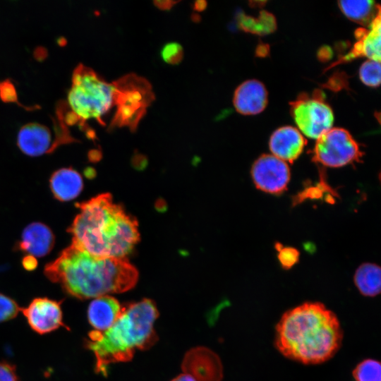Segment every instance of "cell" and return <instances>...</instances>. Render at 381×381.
Returning <instances> with one entry per match:
<instances>
[{"instance_id":"cell-17","label":"cell","mask_w":381,"mask_h":381,"mask_svg":"<svg viewBox=\"0 0 381 381\" xmlns=\"http://www.w3.org/2000/svg\"><path fill=\"white\" fill-rule=\"evenodd\" d=\"M119 302L114 297L104 295L92 300L87 308V320L95 330L103 332L109 329L122 311Z\"/></svg>"},{"instance_id":"cell-20","label":"cell","mask_w":381,"mask_h":381,"mask_svg":"<svg viewBox=\"0 0 381 381\" xmlns=\"http://www.w3.org/2000/svg\"><path fill=\"white\" fill-rule=\"evenodd\" d=\"M354 283L361 294L365 296L374 297L380 293L381 270L380 267L373 263H364L356 270Z\"/></svg>"},{"instance_id":"cell-6","label":"cell","mask_w":381,"mask_h":381,"mask_svg":"<svg viewBox=\"0 0 381 381\" xmlns=\"http://www.w3.org/2000/svg\"><path fill=\"white\" fill-rule=\"evenodd\" d=\"M112 83L116 109L108 129L126 126L134 132L147 108L155 99L152 86L145 78L135 73L127 74Z\"/></svg>"},{"instance_id":"cell-9","label":"cell","mask_w":381,"mask_h":381,"mask_svg":"<svg viewBox=\"0 0 381 381\" xmlns=\"http://www.w3.org/2000/svg\"><path fill=\"white\" fill-rule=\"evenodd\" d=\"M251 175L255 186L266 193L279 194L290 180L287 164L272 155H262L253 163Z\"/></svg>"},{"instance_id":"cell-28","label":"cell","mask_w":381,"mask_h":381,"mask_svg":"<svg viewBox=\"0 0 381 381\" xmlns=\"http://www.w3.org/2000/svg\"><path fill=\"white\" fill-rule=\"evenodd\" d=\"M179 1H170V0H166V1H154V4L162 11H168L170 10L175 4H178Z\"/></svg>"},{"instance_id":"cell-8","label":"cell","mask_w":381,"mask_h":381,"mask_svg":"<svg viewBox=\"0 0 381 381\" xmlns=\"http://www.w3.org/2000/svg\"><path fill=\"white\" fill-rule=\"evenodd\" d=\"M361 156L358 144L348 131L331 128L317 138L313 158L324 166L340 167L358 161Z\"/></svg>"},{"instance_id":"cell-14","label":"cell","mask_w":381,"mask_h":381,"mask_svg":"<svg viewBox=\"0 0 381 381\" xmlns=\"http://www.w3.org/2000/svg\"><path fill=\"white\" fill-rule=\"evenodd\" d=\"M267 91L264 84L255 79L242 83L234 95L236 110L244 115L257 114L262 111L267 104Z\"/></svg>"},{"instance_id":"cell-5","label":"cell","mask_w":381,"mask_h":381,"mask_svg":"<svg viewBox=\"0 0 381 381\" xmlns=\"http://www.w3.org/2000/svg\"><path fill=\"white\" fill-rule=\"evenodd\" d=\"M114 87L92 68L80 64L72 75L71 86L64 104L67 125L79 124L87 133L91 130L86 121L96 119L104 125L102 118L114 106Z\"/></svg>"},{"instance_id":"cell-18","label":"cell","mask_w":381,"mask_h":381,"mask_svg":"<svg viewBox=\"0 0 381 381\" xmlns=\"http://www.w3.org/2000/svg\"><path fill=\"white\" fill-rule=\"evenodd\" d=\"M49 184L54 198L62 202L75 198L83 188L81 175L72 168H62L54 171Z\"/></svg>"},{"instance_id":"cell-24","label":"cell","mask_w":381,"mask_h":381,"mask_svg":"<svg viewBox=\"0 0 381 381\" xmlns=\"http://www.w3.org/2000/svg\"><path fill=\"white\" fill-rule=\"evenodd\" d=\"M20 310L14 300L0 293V322L14 318Z\"/></svg>"},{"instance_id":"cell-15","label":"cell","mask_w":381,"mask_h":381,"mask_svg":"<svg viewBox=\"0 0 381 381\" xmlns=\"http://www.w3.org/2000/svg\"><path fill=\"white\" fill-rule=\"evenodd\" d=\"M306 143L298 129L286 126L273 132L270 138L269 147L272 155L284 162H292L301 154Z\"/></svg>"},{"instance_id":"cell-22","label":"cell","mask_w":381,"mask_h":381,"mask_svg":"<svg viewBox=\"0 0 381 381\" xmlns=\"http://www.w3.org/2000/svg\"><path fill=\"white\" fill-rule=\"evenodd\" d=\"M380 62L368 59L360 67L359 78L366 85L377 87L380 84Z\"/></svg>"},{"instance_id":"cell-19","label":"cell","mask_w":381,"mask_h":381,"mask_svg":"<svg viewBox=\"0 0 381 381\" xmlns=\"http://www.w3.org/2000/svg\"><path fill=\"white\" fill-rule=\"evenodd\" d=\"M338 4L348 18L365 27L380 13V5L370 0H342L339 1Z\"/></svg>"},{"instance_id":"cell-29","label":"cell","mask_w":381,"mask_h":381,"mask_svg":"<svg viewBox=\"0 0 381 381\" xmlns=\"http://www.w3.org/2000/svg\"><path fill=\"white\" fill-rule=\"evenodd\" d=\"M37 262L35 257L27 255L23 259V265L27 270H32L37 267Z\"/></svg>"},{"instance_id":"cell-11","label":"cell","mask_w":381,"mask_h":381,"mask_svg":"<svg viewBox=\"0 0 381 381\" xmlns=\"http://www.w3.org/2000/svg\"><path fill=\"white\" fill-rule=\"evenodd\" d=\"M30 327L40 334L65 327L61 303L48 298H36L21 309Z\"/></svg>"},{"instance_id":"cell-4","label":"cell","mask_w":381,"mask_h":381,"mask_svg":"<svg viewBox=\"0 0 381 381\" xmlns=\"http://www.w3.org/2000/svg\"><path fill=\"white\" fill-rule=\"evenodd\" d=\"M159 315L154 301L145 298L122 307L107 330H92L85 345L95 357V372L107 376L110 365L131 361L137 350H146L158 339L154 324Z\"/></svg>"},{"instance_id":"cell-25","label":"cell","mask_w":381,"mask_h":381,"mask_svg":"<svg viewBox=\"0 0 381 381\" xmlns=\"http://www.w3.org/2000/svg\"><path fill=\"white\" fill-rule=\"evenodd\" d=\"M279 260L284 269H289L294 266L298 260L299 253L294 248H283L281 244H278Z\"/></svg>"},{"instance_id":"cell-10","label":"cell","mask_w":381,"mask_h":381,"mask_svg":"<svg viewBox=\"0 0 381 381\" xmlns=\"http://www.w3.org/2000/svg\"><path fill=\"white\" fill-rule=\"evenodd\" d=\"M181 368L195 381H222L223 366L218 355L204 346H197L185 354Z\"/></svg>"},{"instance_id":"cell-1","label":"cell","mask_w":381,"mask_h":381,"mask_svg":"<svg viewBox=\"0 0 381 381\" xmlns=\"http://www.w3.org/2000/svg\"><path fill=\"white\" fill-rule=\"evenodd\" d=\"M44 274L82 300L125 292L138 279V270L126 258L95 256L73 243L45 266Z\"/></svg>"},{"instance_id":"cell-27","label":"cell","mask_w":381,"mask_h":381,"mask_svg":"<svg viewBox=\"0 0 381 381\" xmlns=\"http://www.w3.org/2000/svg\"><path fill=\"white\" fill-rule=\"evenodd\" d=\"M0 95L5 101L13 102L17 99L14 86L8 80L0 83Z\"/></svg>"},{"instance_id":"cell-23","label":"cell","mask_w":381,"mask_h":381,"mask_svg":"<svg viewBox=\"0 0 381 381\" xmlns=\"http://www.w3.org/2000/svg\"><path fill=\"white\" fill-rule=\"evenodd\" d=\"M161 56L169 64H178L183 58V47L177 42L167 43L161 50Z\"/></svg>"},{"instance_id":"cell-31","label":"cell","mask_w":381,"mask_h":381,"mask_svg":"<svg viewBox=\"0 0 381 381\" xmlns=\"http://www.w3.org/2000/svg\"><path fill=\"white\" fill-rule=\"evenodd\" d=\"M171 381H195V379L188 374L182 373Z\"/></svg>"},{"instance_id":"cell-30","label":"cell","mask_w":381,"mask_h":381,"mask_svg":"<svg viewBox=\"0 0 381 381\" xmlns=\"http://www.w3.org/2000/svg\"><path fill=\"white\" fill-rule=\"evenodd\" d=\"M193 9L195 11H202L207 7V1H196L193 4Z\"/></svg>"},{"instance_id":"cell-21","label":"cell","mask_w":381,"mask_h":381,"mask_svg":"<svg viewBox=\"0 0 381 381\" xmlns=\"http://www.w3.org/2000/svg\"><path fill=\"white\" fill-rule=\"evenodd\" d=\"M355 381H381V365L375 359L360 362L352 373Z\"/></svg>"},{"instance_id":"cell-3","label":"cell","mask_w":381,"mask_h":381,"mask_svg":"<svg viewBox=\"0 0 381 381\" xmlns=\"http://www.w3.org/2000/svg\"><path fill=\"white\" fill-rule=\"evenodd\" d=\"M76 206L80 212L68 230L72 243L95 256L126 258L139 241L137 220L109 193Z\"/></svg>"},{"instance_id":"cell-13","label":"cell","mask_w":381,"mask_h":381,"mask_svg":"<svg viewBox=\"0 0 381 381\" xmlns=\"http://www.w3.org/2000/svg\"><path fill=\"white\" fill-rule=\"evenodd\" d=\"M380 23L379 13L368 27L357 29L355 32L356 42L352 49L334 64L361 56H366L368 59L380 62Z\"/></svg>"},{"instance_id":"cell-2","label":"cell","mask_w":381,"mask_h":381,"mask_svg":"<svg viewBox=\"0 0 381 381\" xmlns=\"http://www.w3.org/2000/svg\"><path fill=\"white\" fill-rule=\"evenodd\" d=\"M342 339L337 316L320 302H306L286 311L275 328L277 350L286 358L306 365L329 360Z\"/></svg>"},{"instance_id":"cell-16","label":"cell","mask_w":381,"mask_h":381,"mask_svg":"<svg viewBox=\"0 0 381 381\" xmlns=\"http://www.w3.org/2000/svg\"><path fill=\"white\" fill-rule=\"evenodd\" d=\"M54 244L52 230L40 222H33L23 230L19 248L29 255L42 257L47 255Z\"/></svg>"},{"instance_id":"cell-26","label":"cell","mask_w":381,"mask_h":381,"mask_svg":"<svg viewBox=\"0 0 381 381\" xmlns=\"http://www.w3.org/2000/svg\"><path fill=\"white\" fill-rule=\"evenodd\" d=\"M0 381H18L16 367L6 362H0Z\"/></svg>"},{"instance_id":"cell-7","label":"cell","mask_w":381,"mask_h":381,"mask_svg":"<svg viewBox=\"0 0 381 381\" xmlns=\"http://www.w3.org/2000/svg\"><path fill=\"white\" fill-rule=\"evenodd\" d=\"M290 110L298 128L310 138H318L332 126L333 111L320 91L301 94L290 102Z\"/></svg>"},{"instance_id":"cell-12","label":"cell","mask_w":381,"mask_h":381,"mask_svg":"<svg viewBox=\"0 0 381 381\" xmlns=\"http://www.w3.org/2000/svg\"><path fill=\"white\" fill-rule=\"evenodd\" d=\"M17 144L23 152L32 157L52 152L59 146L49 128L37 123H27L20 128Z\"/></svg>"}]
</instances>
